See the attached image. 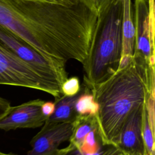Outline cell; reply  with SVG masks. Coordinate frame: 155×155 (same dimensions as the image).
<instances>
[{
  "mask_svg": "<svg viewBox=\"0 0 155 155\" xmlns=\"http://www.w3.org/2000/svg\"><path fill=\"white\" fill-rule=\"evenodd\" d=\"M101 143L98 135L97 128L91 130L83 139L81 145L78 148L79 151L88 155H94L101 150Z\"/></svg>",
  "mask_w": 155,
  "mask_h": 155,
  "instance_id": "obj_12",
  "label": "cell"
},
{
  "mask_svg": "<svg viewBox=\"0 0 155 155\" xmlns=\"http://www.w3.org/2000/svg\"><path fill=\"white\" fill-rule=\"evenodd\" d=\"M42 127L31 140L30 144L31 148L25 155H54L62 143L69 141L73 130V122H62Z\"/></svg>",
  "mask_w": 155,
  "mask_h": 155,
  "instance_id": "obj_6",
  "label": "cell"
},
{
  "mask_svg": "<svg viewBox=\"0 0 155 155\" xmlns=\"http://www.w3.org/2000/svg\"><path fill=\"white\" fill-rule=\"evenodd\" d=\"M154 0H134L135 29L133 56L154 67Z\"/></svg>",
  "mask_w": 155,
  "mask_h": 155,
  "instance_id": "obj_4",
  "label": "cell"
},
{
  "mask_svg": "<svg viewBox=\"0 0 155 155\" xmlns=\"http://www.w3.org/2000/svg\"><path fill=\"white\" fill-rule=\"evenodd\" d=\"M96 12L97 16L104 13L118 0H84Z\"/></svg>",
  "mask_w": 155,
  "mask_h": 155,
  "instance_id": "obj_14",
  "label": "cell"
},
{
  "mask_svg": "<svg viewBox=\"0 0 155 155\" xmlns=\"http://www.w3.org/2000/svg\"><path fill=\"white\" fill-rule=\"evenodd\" d=\"M105 148L101 149V150L96 154L94 155H104L105 152ZM54 155H88L85 154L81 153L79 150L74 145L70 143L69 145L64 148L58 149Z\"/></svg>",
  "mask_w": 155,
  "mask_h": 155,
  "instance_id": "obj_15",
  "label": "cell"
},
{
  "mask_svg": "<svg viewBox=\"0 0 155 155\" xmlns=\"http://www.w3.org/2000/svg\"><path fill=\"white\" fill-rule=\"evenodd\" d=\"M123 2L118 0L97 16L88 55L82 64L91 91L119 69L122 54Z\"/></svg>",
  "mask_w": 155,
  "mask_h": 155,
  "instance_id": "obj_2",
  "label": "cell"
},
{
  "mask_svg": "<svg viewBox=\"0 0 155 155\" xmlns=\"http://www.w3.org/2000/svg\"><path fill=\"white\" fill-rule=\"evenodd\" d=\"M55 108V102H45L41 105V111L42 113L47 118L49 117L54 112Z\"/></svg>",
  "mask_w": 155,
  "mask_h": 155,
  "instance_id": "obj_16",
  "label": "cell"
},
{
  "mask_svg": "<svg viewBox=\"0 0 155 155\" xmlns=\"http://www.w3.org/2000/svg\"><path fill=\"white\" fill-rule=\"evenodd\" d=\"M0 155H18L16 154H13L12 153H2L1 151H0Z\"/></svg>",
  "mask_w": 155,
  "mask_h": 155,
  "instance_id": "obj_18",
  "label": "cell"
},
{
  "mask_svg": "<svg viewBox=\"0 0 155 155\" xmlns=\"http://www.w3.org/2000/svg\"><path fill=\"white\" fill-rule=\"evenodd\" d=\"M27 44L0 24V85L33 88L55 99L61 96V84L49 78L22 60L19 56Z\"/></svg>",
  "mask_w": 155,
  "mask_h": 155,
  "instance_id": "obj_3",
  "label": "cell"
},
{
  "mask_svg": "<svg viewBox=\"0 0 155 155\" xmlns=\"http://www.w3.org/2000/svg\"><path fill=\"white\" fill-rule=\"evenodd\" d=\"M44 102V101L37 99L11 107L8 112L0 119V129L7 131L42 127L47 119L41 111V105Z\"/></svg>",
  "mask_w": 155,
  "mask_h": 155,
  "instance_id": "obj_5",
  "label": "cell"
},
{
  "mask_svg": "<svg viewBox=\"0 0 155 155\" xmlns=\"http://www.w3.org/2000/svg\"><path fill=\"white\" fill-rule=\"evenodd\" d=\"M77 116H96L98 111V104L91 91L87 88L82 90L74 105Z\"/></svg>",
  "mask_w": 155,
  "mask_h": 155,
  "instance_id": "obj_10",
  "label": "cell"
},
{
  "mask_svg": "<svg viewBox=\"0 0 155 155\" xmlns=\"http://www.w3.org/2000/svg\"><path fill=\"white\" fill-rule=\"evenodd\" d=\"M146 101V100H145ZM142 133L144 146V155L154 154V131L150 125L145 106V101L143 105Z\"/></svg>",
  "mask_w": 155,
  "mask_h": 155,
  "instance_id": "obj_11",
  "label": "cell"
},
{
  "mask_svg": "<svg viewBox=\"0 0 155 155\" xmlns=\"http://www.w3.org/2000/svg\"><path fill=\"white\" fill-rule=\"evenodd\" d=\"M80 81L77 76L67 78L61 84V94L65 96H73L81 91Z\"/></svg>",
  "mask_w": 155,
  "mask_h": 155,
  "instance_id": "obj_13",
  "label": "cell"
},
{
  "mask_svg": "<svg viewBox=\"0 0 155 155\" xmlns=\"http://www.w3.org/2000/svg\"><path fill=\"white\" fill-rule=\"evenodd\" d=\"M91 93L98 104L95 117L101 143L114 147L126 120L143 104L148 94L143 73L132 58Z\"/></svg>",
  "mask_w": 155,
  "mask_h": 155,
  "instance_id": "obj_1",
  "label": "cell"
},
{
  "mask_svg": "<svg viewBox=\"0 0 155 155\" xmlns=\"http://www.w3.org/2000/svg\"><path fill=\"white\" fill-rule=\"evenodd\" d=\"M143 105L130 114L116 141L114 147L125 155H144L142 133Z\"/></svg>",
  "mask_w": 155,
  "mask_h": 155,
  "instance_id": "obj_7",
  "label": "cell"
},
{
  "mask_svg": "<svg viewBox=\"0 0 155 155\" xmlns=\"http://www.w3.org/2000/svg\"><path fill=\"white\" fill-rule=\"evenodd\" d=\"M81 91L73 96L62 95L59 99H56L54 112L47 119L43 125H49L62 122L72 123L77 117L74 105Z\"/></svg>",
  "mask_w": 155,
  "mask_h": 155,
  "instance_id": "obj_9",
  "label": "cell"
},
{
  "mask_svg": "<svg viewBox=\"0 0 155 155\" xmlns=\"http://www.w3.org/2000/svg\"><path fill=\"white\" fill-rule=\"evenodd\" d=\"M10 103L8 101L0 97V119L3 117L10 110Z\"/></svg>",
  "mask_w": 155,
  "mask_h": 155,
  "instance_id": "obj_17",
  "label": "cell"
},
{
  "mask_svg": "<svg viewBox=\"0 0 155 155\" xmlns=\"http://www.w3.org/2000/svg\"><path fill=\"white\" fill-rule=\"evenodd\" d=\"M122 54L119 69L125 67L131 60L134 50L135 29L131 0H122Z\"/></svg>",
  "mask_w": 155,
  "mask_h": 155,
  "instance_id": "obj_8",
  "label": "cell"
}]
</instances>
